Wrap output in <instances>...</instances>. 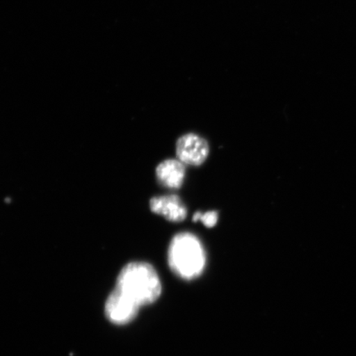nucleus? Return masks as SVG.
Returning a JSON list of instances; mask_svg holds the SVG:
<instances>
[{
	"mask_svg": "<svg viewBox=\"0 0 356 356\" xmlns=\"http://www.w3.org/2000/svg\"><path fill=\"white\" fill-rule=\"evenodd\" d=\"M186 175L185 164L179 159H167L156 168L158 180L165 188H180Z\"/></svg>",
	"mask_w": 356,
	"mask_h": 356,
	"instance_id": "obj_6",
	"label": "nucleus"
},
{
	"mask_svg": "<svg viewBox=\"0 0 356 356\" xmlns=\"http://www.w3.org/2000/svg\"><path fill=\"white\" fill-rule=\"evenodd\" d=\"M219 218V213L216 211H207L206 213L197 212L193 216V221H202V224L207 228H213L216 226Z\"/></svg>",
	"mask_w": 356,
	"mask_h": 356,
	"instance_id": "obj_7",
	"label": "nucleus"
},
{
	"mask_svg": "<svg viewBox=\"0 0 356 356\" xmlns=\"http://www.w3.org/2000/svg\"><path fill=\"white\" fill-rule=\"evenodd\" d=\"M206 259L203 245L193 234H177L169 245V266L173 273L181 278L191 280L198 277L203 273Z\"/></svg>",
	"mask_w": 356,
	"mask_h": 356,
	"instance_id": "obj_2",
	"label": "nucleus"
},
{
	"mask_svg": "<svg viewBox=\"0 0 356 356\" xmlns=\"http://www.w3.org/2000/svg\"><path fill=\"white\" fill-rule=\"evenodd\" d=\"M115 291L140 308L159 299L162 286L152 266L136 261L124 267L119 274Z\"/></svg>",
	"mask_w": 356,
	"mask_h": 356,
	"instance_id": "obj_1",
	"label": "nucleus"
},
{
	"mask_svg": "<svg viewBox=\"0 0 356 356\" xmlns=\"http://www.w3.org/2000/svg\"><path fill=\"white\" fill-rule=\"evenodd\" d=\"M177 159L186 165L199 166L206 161L210 148L208 142L197 135L189 133L177 140L176 145Z\"/></svg>",
	"mask_w": 356,
	"mask_h": 356,
	"instance_id": "obj_3",
	"label": "nucleus"
},
{
	"mask_svg": "<svg viewBox=\"0 0 356 356\" xmlns=\"http://www.w3.org/2000/svg\"><path fill=\"white\" fill-rule=\"evenodd\" d=\"M150 209L171 222H181L188 216L185 204L177 195H161L151 199Z\"/></svg>",
	"mask_w": 356,
	"mask_h": 356,
	"instance_id": "obj_5",
	"label": "nucleus"
},
{
	"mask_svg": "<svg viewBox=\"0 0 356 356\" xmlns=\"http://www.w3.org/2000/svg\"><path fill=\"white\" fill-rule=\"evenodd\" d=\"M105 309L111 323L127 324L136 317L140 308L114 289L106 302Z\"/></svg>",
	"mask_w": 356,
	"mask_h": 356,
	"instance_id": "obj_4",
	"label": "nucleus"
}]
</instances>
